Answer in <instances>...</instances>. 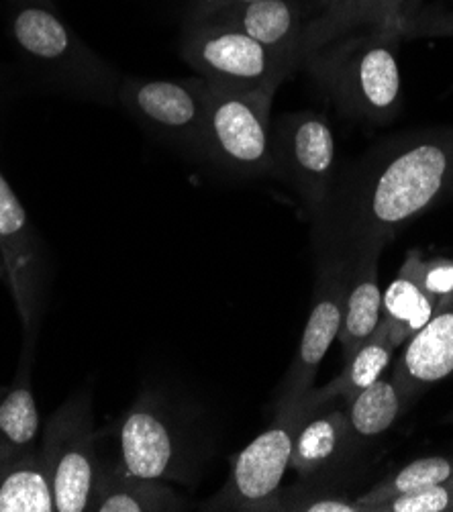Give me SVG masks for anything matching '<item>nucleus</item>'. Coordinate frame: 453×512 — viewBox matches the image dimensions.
<instances>
[{
  "mask_svg": "<svg viewBox=\"0 0 453 512\" xmlns=\"http://www.w3.org/2000/svg\"><path fill=\"white\" fill-rule=\"evenodd\" d=\"M453 192V125L396 135L337 170L311 217L315 264L351 266Z\"/></svg>",
  "mask_w": 453,
  "mask_h": 512,
  "instance_id": "1",
  "label": "nucleus"
},
{
  "mask_svg": "<svg viewBox=\"0 0 453 512\" xmlns=\"http://www.w3.org/2000/svg\"><path fill=\"white\" fill-rule=\"evenodd\" d=\"M398 19L351 31L329 41L302 66L349 119L388 125L402 109Z\"/></svg>",
  "mask_w": 453,
  "mask_h": 512,
  "instance_id": "2",
  "label": "nucleus"
},
{
  "mask_svg": "<svg viewBox=\"0 0 453 512\" xmlns=\"http://www.w3.org/2000/svg\"><path fill=\"white\" fill-rule=\"evenodd\" d=\"M11 35L21 54L49 80L66 90L111 102L119 76L58 15L49 0H11Z\"/></svg>",
  "mask_w": 453,
  "mask_h": 512,
  "instance_id": "3",
  "label": "nucleus"
},
{
  "mask_svg": "<svg viewBox=\"0 0 453 512\" xmlns=\"http://www.w3.org/2000/svg\"><path fill=\"white\" fill-rule=\"evenodd\" d=\"M278 88H227L209 82L200 156L239 176H274L270 109Z\"/></svg>",
  "mask_w": 453,
  "mask_h": 512,
  "instance_id": "4",
  "label": "nucleus"
},
{
  "mask_svg": "<svg viewBox=\"0 0 453 512\" xmlns=\"http://www.w3.org/2000/svg\"><path fill=\"white\" fill-rule=\"evenodd\" d=\"M115 437L117 459L129 472L164 482L194 480L192 429L164 394L143 392L115 423Z\"/></svg>",
  "mask_w": 453,
  "mask_h": 512,
  "instance_id": "5",
  "label": "nucleus"
},
{
  "mask_svg": "<svg viewBox=\"0 0 453 512\" xmlns=\"http://www.w3.org/2000/svg\"><path fill=\"white\" fill-rule=\"evenodd\" d=\"M321 408L311 406L302 396L292 406L276 413L270 429L260 433L235 457L227 482L203 506L207 510L239 512L272 510L282 478L290 468L294 437L300 425Z\"/></svg>",
  "mask_w": 453,
  "mask_h": 512,
  "instance_id": "6",
  "label": "nucleus"
},
{
  "mask_svg": "<svg viewBox=\"0 0 453 512\" xmlns=\"http://www.w3.org/2000/svg\"><path fill=\"white\" fill-rule=\"evenodd\" d=\"M184 62L211 84L227 88H278L296 64L225 25L188 21L180 45Z\"/></svg>",
  "mask_w": 453,
  "mask_h": 512,
  "instance_id": "7",
  "label": "nucleus"
},
{
  "mask_svg": "<svg viewBox=\"0 0 453 512\" xmlns=\"http://www.w3.org/2000/svg\"><path fill=\"white\" fill-rule=\"evenodd\" d=\"M56 512H86L98 472L92 394H72L49 417L39 445Z\"/></svg>",
  "mask_w": 453,
  "mask_h": 512,
  "instance_id": "8",
  "label": "nucleus"
},
{
  "mask_svg": "<svg viewBox=\"0 0 453 512\" xmlns=\"http://www.w3.org/2000/svg\"><path fill=\"white\" fill-rule=\"evenodd\" d=\"M0 258L7 270V282L23 329L21 353L35 355L49 292V264L43 239L3 172H0Z\"/></svg>",
  "mask_w": 453,
  "mask_h": 512,
  "instance_id": "9",
  "label": "nucleus"
},
{
  "mask_svg": "<svg viewBox=\"0 0 453 512\" xmlns=\"http://www.w3.org/2000/svg\"><path fill=\"white\" fill-rule=\"evenodd\" d=\"M272 162L274 176L294 190L307 217H315L339 170L327 117L313 111L282 115L272 133Z\"/></svg>",
  "mask_w": 453,
  "mask_h": 512,
  "instance_id": "10",
  "label": "nucleus"
},
{
  "mask_svg": "<svg viewBox=\"0 0 453 512\" xmlns=\"http://www.w3.org/2000/svg\"><path fill=\"white\" fill-rule=\"evenodd\" d=\"M209 82L192 80H145L127 78L119 84L123 109L154 135L190 149L203 151Z\"/></svg>",
  "mask_w": 453,
  "mask_h": 512,
  "instance_id": "11",
  "label": "nucleus"
},
{
  "mask_svg": "<svg viewBox=\"0 0 453 512\" xmlns=\"http://www.w3.org/2000/svg\"><path fill=\"white\" fill-rule=\"evenodd\" d=\"M317 280L313 290V306L311 315L305 325V333L298 343V351L294 360L284 374L280 386L276 388L272 411L274 415L284 411L305 396L317 378V370L331 343L339 335L341 315H343V300L349 280V268L335 262L315 264Z\"/></svg>",
  "mask_w": 453,
  "mask_h": 512,
  "instance_id": "12",
  "label": "nucleus"
},
{
  "mask_svg": "<svg viewBox=\"0 0 453 512\" xmlns=\"http://www.w3.org/2000/svg\"><path fill=\"white\" fill-rule=\"evenodd\" d=\"M390 376L407 408L425 390L453 376V296L439 302L429 323L407 341Z\"/></svg>",
  "mask_w": 453,
  "mask_h": 512,
  "instance_id": "13",
  "label": "nucleus"
},
{
  "mask_svg": "<svg viewBox=\"0 0 453 512\" xmlns=\"http://www.w3.org/2000/svg\"><path fill=\"white\" fill-rule=\"evenodd\" d=\"M333 404H325L321 411L311 415L294 437L290 470H294L298 480L335 486V474L341 472V466L358 447L349 429L347 411Z\"/></svg>",
  "mask_w": 453,
  "mask_h": 512,
  "instance_id": "14",
  "label": "nucleus"
},
{
  "mask_svg": "<svg viewBox=\"0 0 453 512\" xmlns=\"http://www.w3.org/2000/svg\"><path fill=\"white\" fill-rule=\"evenodd\" d=\"M309 13L307 3H302V0H264V3L221 9L192 21L217 23L241 31L270 47L276 54L290 58L298 68L302 37H305L311 21Z\"/></svg>",
  "mask_w": 453,
  "mask_h": 512,
  "instance_id": "15",
  "label": "nucleus"
},
{
  "mask_svg": "<svg viewBox=\"0 0 453 512\" xmlns=\"http://www.w3.org/2000/svg\"><path fill=\"white\" fill-rule=\"evenodd\" d=\"M188 502L164 480L143 478L117 462H98L88 510L92 512H176Z\"/></svg>",
  "mask_w": 453,
  "mask_h": 512,
  "instance_id": "16",
  "label": "nucleus"
},
{
  "mask_svg": "<svg viewBox=\"0 0 453 512\" xmlns=\"http://www.w3.org/2000/svg\"><path fill=\"white\" fill-rule=\"evenodd\" d=\"M378 262L380 253H364L349 266L341 327L337 335L343 349V362L356 355V351L370 339L382 319Z\"/></svg>",
  "mask_w": 453,
  "mask_h": 512,
  "instance_id": "17",
  "label": "nucleus"
},
{
  "mask_svg": "<svg viewBox=\"0 0 453 512\" xmlns=\"http://www.w3.org/2000/svg\"><path fill=\"white\" fill-rule=\"evenodd\" d=\"M421 266V253L413 249L388 290L382 294L380 321L388 327L394 347L405 345L419 333L437 309V300L423 286Z\"/></svg>",
  "mask_w": 453,
  "mask_h": 512,
  "instance_id": "18",
  "label": "nucleus"
},
{
  "mask_svg": "<svg viewBox=\"0 0 453 512\" xmlns=\"http://www.w3.org/2000/svg\"><path fill=\"white\" fill-rule=\"evenodd\" d=\"M33 355L21 353L15 380L0 388V459L35 451L41 421L33 394Z\"/></svg>",
  "mask_w": 453,
  "mask_h": 512,
  "instance_id": "19",
  "label": "nucleus"
},
{
  "mask_svg": "<svg viewBox=\"0 0 453 512\" xmlns=\"http://www.w3.org/2000/svg\"><path fill=\"white\" fill-rule=\"evenodd\" d=\"M394 349L396 347L390 339V331L380 321L370 339L356 351L351 360L345 362L343 372L335 380L323 388H311L305 394L307 402L315 408H321L337 400H354L364 388L374 384L388 370Z\"/></svg>",
  "mask_w": 453,
  "mask_h": 512,
  "instance_id": "20",
  "label": "nucleus"
},
{
  "mask_svg": "<svg viewBox=\"0 0 453 512\" xmlns=\"http://www.w3.org/2000/svg\"><path fill=\"white\" fill-rule=\"evenodd\" d=\"M407 3L409 0H345L341 7L313 17L302 37L300 66L337 37L402 17L407 13Z\"/></svg>",
  "mask_w": 453,
  "mask_h": 512,
  "instance_id": "21",
  "label": "nucleus"
},
{
  "mask_svg": "<svg viewBox=\"0 0 453 512\" xmlns=\"http://www.w3.org/2000/svg\"><path fill=\"white\" fill-rule=\"evenodd\" d=\"M0 512H56L39 447L0 459Z\"/></svg>",
  "mask_w": 453,
  "mask_h": 512,
  "instance_id": "22",
  "label": "nucleus"
},
{
  "mask_svg": "<svg viewBox=\"0 0 453 512\" xmlns=\"http://www.w3.org/2000/svg\"><path fill=\"white\" fill-rule=\"evenodd\" d=\"M345 411L349 419V429L354 433L356 441L366 443L384 435L409 408L394 378L390 374H382L354 400H349Z\"/></svg>",
  "mask_w": 453,
  "mask_h": 512,
  "instance_id": "23",
  "label": "nucleus"
},
{
  "mask_svg": "<svg viewBox=\"0 0 453 512\" xmlns=\"http://www.w3.org/2000/svg\"><path fill=\"white\" fill-rule=\"evenodd\" d=\"M453 480V457L443 455H429L415 459V462L400 468L392 476L384 478L376 486H372L368 492L360 494L356 500L364 508V512H372V508L388 498L417 492L441 482Z\"/></svg>",
  "mask_w": 453,
  "mask_h": 512,
  "instance_id": "24",
  "label": "nucleus"
},
{
  "mask_svg": "<svg viewBox=\"0 0 453 512\" xmlns=\"http://www.w3.org/2000/svg\"><path fill=\"white\" fill-rule=\"evenodd\" d=\"M453 480L441 482L417 492L388 498L372 508V512H451Z\"/></svg>",
  "mask_w": 453,
  "mask_h": 512,
  "instance_id": "25",
  "label": "nucleus"
},
{
  "mask_svg": "<svg viewBox=\"0 0 453 512\" xmlns=\"http://www.w3.org/2000/svg\"><path fill=\"white\" fill-rule=\"evenodd\" d=\"M402 41L423 37H453V11L429 9L421 13H405L398 21Z\"/></svg>",
  "mask_w": 453,
  "mask_h": 512,
  "instance_id": "26",
  "label": "nucleus"
},
{
  "mask_svg": "<svg viewBox=\"0 0 453 512\" xmlns=\"http://www.w3.org/2000/svg\"><path fill=\"white\" fill-rule=\"evenodd\" d=\"M421 280L425 290L439 302L453 296V260L449 258H433L423 260Z\"/></svg>",
  "mask_w": 453,
  "mask_h": 512,
  "instance_id": "27",
  "label": "nucleus"
},
{
  "mask_svg": "<svg viewBox=\"0 0 453 512\" xmlns=\"http://www.w3.org/2000/svg\"><path fill=\"white\" fill-rule=\"evenodd\" d=\"M251 3H264V0H190L192 15H190L188 21L203 19V17H207L211 13L221 11V9L239 7V5H251Z\"/></svg>",
  "mask_w": 453,
  "mask_h": 512,
  "instance_id": "28",
  "label": "nucleus"
},
{
  "mask_svg": "<svg viewBox=\"0 0 453 512\" xmlns=\"http://www.w3.org/2000/svg\"><path fill=\"white\" fill-rule=\"evenodd\" d=\"M343 3H345V0H313V7L319 9V15H321V13H329L337 7H341Z\"/></svg>",
  "mask_w": 453,
  "mask_h": 512,
  "instance_id": "29",
  "label": "nucleus"
},
{
  "mask_svg": "<svg viewBox=\"0 0 453 512\" xmlns=\"http://www.w3.org/2000/svg\"><path fill=\"white\" fill-rule=\"evenodd\" d=\"M0 280H7V270H5L3 258H0Z\"/></svg>",
  "mask_w": 453,
  "mask_h": 512,
  "instance_id": "30",
  "label": "nucleus"
},
{
  "mask_svg": "<svg viewBox=\"0 0 453 512\" xmlns=\"http://www.w3.org/2000/svg\"><path fill=\"white\" fill-rule=\"evenodd\" d=\"M443 421H445V423H453V411H451V413H449V415H447Z\"/></svg>",
  "mask_w": 453,
  "mask_h": 512,
  "instance_id": "31",
  "label": "nucleus"
},
{
  "mask_svg": "<svg viewBox=\"0 0 453 512\" xmlns=\"http://www.w3.org/2000/svg\"><path fill=\"white\" fill-rule=\"evenodd\" d=\"M451 194H453V192H451Z\"/></svg>",
  "mask_w": 453,
  "mask_h": 512,
  "instance_id": "32",
  "label": "nucleus"
}]
</instances>
